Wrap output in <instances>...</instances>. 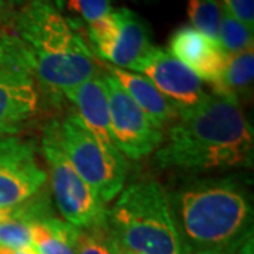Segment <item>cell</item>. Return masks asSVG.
Segmentation results:
<instances>
[{"instance_id":"1","label":"cell","mask_w":254,"mask_h":254,"mask_svg":"<svg viewBox=\"0 0 254 254\" xmlns=\"http://www.w3.org/2000/svg\"><path fill=\"white\" fill-rule=\"evenodd\" d=\"M253 143V127L240 103L206 93L195 108L178 115L155 163L196 173L242 167L252 163Z\"/></svg>"},{"instance_id":"21","label":"cell","mask_w":254,"mask_h":254,"mask_svg":"<svg viewBox=\"0 0 254 254\" xmlns=\"http://www.w3.org/2000/svg\"><path fill=\"white\" fill-rule=\"evenodd\" d=\"M227 11L240 20L246 27H254V0H220Z\"/></svg>"},{"instance_id":"5","label":"cell","mask_w":254,"mask_h":254,"mask_svg":"<svg viewBox=\"0 0 254 254\" xmlns=\"http://www.w3.org/2000/svg\"><path fill=\"white\" fill-rule=\"evenodd\" d=\"M57 138L64 153L96 198L105 205L123 190L126 180V160L110 155L83 126L72 110L63 120H55Z\"/></svg>"},{"instance_id":"6","label":"cell","mask_w":254,"mask_h":254,"mask_svg":"<svg viewBox=\"0 0 254 254\" xmlns=\"http://www.w3.org/2000/svg\"><path fill=\"white\" fill-rule=\"evenodd\" d=\"M40 92L26 46L0 33V138L16 136L37 115Z\"/></svg>"},{"instance_id":"8","label":"cell","mask_w":254,"mask_h":254,"mask_svg":"<svg viewBox=\"0 0 254 254\" xmlns=\"http://www.w3.org/2000/svg\"><path fill=\"white\" fill-rule=\"evenodd\" d=\"M88 40L98 57L136 72L155 48L147 21L127 7L112 9L108 16L88 26Z\"/></svg>"},{"instance_id":"11","label":"cell","mask_w":254,"mask_h":254,"mask_svg":"<svg viewBox=\"0 0 254 254\" xmlns=\"http://www.w3.org/2000/svg\"><path fill=\"white\" fill-rule=\"evenodd\" d=\"M137 73L144 75L178 115L195 108L206 95L199 76L161 48H154L145 57Z\"/></svg>"},{"instance_id":"12","label":"cell","mask_w":254,"mask_h":254,"mask_svg":"<svg viewBox=\"0 0 254 254\" xmlns=\"http://www.w3.org/2000/svg\"><path fill=\"white\" fill-rule=\"evenodd\" d=\"M65 98L72 102L76 109L75 112L78 113L83 126L89 130L96 141L110 155L116 158H125V155L118 148L112 133L109 105L103 83V75H95L93 78L68 92Z\"/></svg>"},{"instance_id":"16","label":"cell","mask_w":254,"mask_h":254,"mask_svg":"<svg viewBox=\"0 0 254 254\" xmlns=\"http://www.w3.org/2000/svg\"><path fill=\"white\" fill-rule=\"evenodd\" d=\"M254 76V53L249 48L243 53L229 55L226 66L218 81L212 85L213 93L236 100L247 99L252 93Z\"/></svg>"},{"instance_id":"19","label":"cell","mask_w":254,"mask_h":254,"mask_svg":"<svg viewBox=\"0 0 254 254\" xmlns=\"http://www.w3.org/2000/svg\"><path fill=\"white\" fill-rule=\"evenodd\" d=\"M55 3L61 9L76 16L78 18L75 20L79 21L81 18L86 26L95 24L112 11L110 0H57Z\"/></svg>"},{"instance_id":"2","label":"cell","mask_w":254,"mask_h":254,"mask_svg":"<svg viewBox=\"0 0 254 254\" xmlns=\"http://www.w3.org/2000/svg\"><path fill=\"white\" fill-rule=\"evenodd\" d=\"M78 23L50 0H30L16 17L14 34L27 48L37 86L53 99L98 75V60Z\"/></svg>"},{"instance_id":"23","label":"cell","mask_w":254,"mask_h":254,"mask_svg":"<svg viewBox=\"0 0 254 254\" xmlns=\"http://www.w3.org/2000/svg\"><path fill=\"white\" fill-rule=\"evenodd\" d=\"M0 254H37L34 247L27 249H7V247H0Z\"/></svg>"},{"instance_id":"17","label":"cell","mask_w":254,"mask_h":254,"mask_svg":"<svg viewBox=\"0 0 254 254\" xmlns=\"http://www.w3.org/2000/svg\"><path fill=\"white\" fill-rule=\"evenodd\" d=\"M218 43L227 55L243 53L249 48H253V30L246 27L240 20L232 16L223 6L219 26Z\"/></svg>"},{"instance_id":"14","label":"cell","mask_w":254,"mask_h":254,"mask_svg":"<svg viewBox=\"0 0 254 254\" xmlns=\"http://www.w3.org/2000/svg\"><path fill=\"white\" fill-rule=\"evenodd\" d=\"M105 69L119 82L154 126L163 130L167 125H173L178 119V112L144 75L122 69L110 64H105Z\"/></svg>"},{"instance_id":"10","label":"cell","mask_w":254,"mask_h":254,"mask_svg":"<svg viewBox=\"0 0 254 254\" xmlns=\"http://www.w3.org/2000/svg\"><path fill=\"white\" fill-rule=\"evenodd\" d=\"M47 173L34 145L16 136L0 138V206H16L44 190Z\"/></svg>"},{"instance_id":"7","label":"cell","mask_w":254,"mask_h":254,"mask_svg":"<svg viewBox=\"0 0 254 254\" xmlns=\"http://www.w3.org/2000/svg\"><path fill=\"white\" fill-rule=\"evenodd\" d=\"M41 147L46 157L55 203L65 222L79 229H93L108 223V210L86 185L64 153L57 138L55 120L44 128Z\"/></svg>"},{"instance_id":"18","label":"cell","mask_w":254,"mask_h":254,"mask_svg":"<svg viewBox=\"0 0 254 254\" xmlns=\"http://www.w3.org/2000/svg\"><path fill=\"white\" fill-rule=\"evenodd\" d=\"M220 0H188V17L192 27L213 41H218L222 17Z\"/></svg>"},{"instance_id":"25","label":"cell","mask_w":254,"mask_h":254,"mask_svg":"<svg viewBox=\"0 0 254 254\" xmlns=\"http://www.w3.org/2000/svg\"><path fill=\"white\" fill-rule=\"evenodd\" d=\"M3 9V0H0V11Z\"/></svg>"},{"instance_id":"4","label":"cell","mask_w":254,"mask_h":254,"mask_svg":"<svg viewBox=\"0 0 254 254\" xmlns=\"http://www.w3.org/2000/svg\"><path fill=\"white\" fill-rule=\"evenodd\" d=\"M108 232L120 247L137 254H188L174 222L168 193L144 180L120 192L108 212Z\"/></svg>"},{"instance_id":"15","label":"cell","mask_w":254,"mask_h":254,"mask_svg":"<svg viewBox=\"0 0 254 254\" xmlns=\"http://www.w3.org/2000/svg\"><path fill=\"white\" fill-rule=\"evenodd\" d=\"M81 229L57 218L31 223V243L37 254H76Z\"/></svg>"},{"instance_id":"9","label":"cell","mask_w":254,"mask_h":254,"mask_svg":"<svg viewBox=\"0 0 254 254\" xmlns=\"http://www.w3.org/2000/svg\"><path fill=\"white\" fill-rule=\"evenodd\" d=\"M103 83L109 105L110 127L118 148L125 157L141 160L164 143V131L153 125L119 82L103 73Z\"/></svg>"},{"instance_id":"24","label":"cell","mask_w":254,"mask_h":254,"mask_svg":"<svg viewBox=\"0 0 254 254\" xmlns=\"http://www.w3.org/2000/svg\"><path fill=\"white\" fill-rule=\"evenodd\" d=\"M110 237V235H109ZM110 243H112V250H113V254H137V253H133V252H128L126 249H123V247H120V246L110 237Z\"/></svg>"},{"instance_id":"22","label":"cell","mask_w":254,"mask_h":254,"mask_svg":"<svg viewBox=\"0 0 254 254\" xmlns=\"http://www.w3.org/2000/svg\"><path fill=\"white\" fill-rule=\"evenodd\" d=\"M20 212V203L16 206H0V223L17 216Z\"/></svg>"},{"instance_id":"20","label":"cell","mask_w":254,"mask_h":254,"mask_svg":"<svg viewBox=\"0 0 254 254\" xmlns=\"http://www.w3.org/2000/svg\"><path fill=\"white\" fill-rule=\"evenodd\" d=\"M76 254H113L108 223L93 229H81Z\"/></svg>"},{"instance_id":"3","label":"cell","mask_w":254,"mask_h":254,"mask_svg":"<svg viewBox=\"0 0 254 254\" xmlns=\"http://www.w3.org/2000/svg\"><path fill=\"white\" fill-rule=\"evenodd\" d=\"M168 200L188 254H230L252 233V198L235 178L190 182Z\"/></svg>"},{"instance_id":"13","label":"cell","mask_w":254,"mask_h":254,"mask_svg":"<svg viewBox=\"0 0 254 254\" xmlns=\"http://www.w3.org/2000/svg\"><path fill=\"white\" fill-rule=\"evenodd\" d=\"M170 54L185 64L200 79L213 85L226 66L229 55L206 36L190 26L180 27L170 38Z\"/></svg>"}]
</instances>
